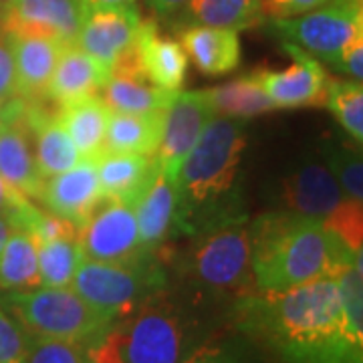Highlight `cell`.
Segmentation results:
<instances>
[{"instance_id":"cell-1","label":"cell","mask_w":363,"mask_h":363,"mask_svg":"<svg viewBox=\"0 0 363 363\" xmlns=\"http://www.w3.org/2000/svg\"><path fill=\"white\" fill-rule=\"evenodd\" d=\"M236 317L285 363H363V333L345 317L337 279L242 295Z\"/></svg>"},{"instance_id":"cell-2","label":"cell","mask_w":363,"mask_h":363,"mask_svg":"<svg viewBox=\"0 0 363 363\" xmlns=\"http://www.w3.org/2000/svg\"><path fill=\"white\" fill-rule=\"evenodd\" d=\"M247 123L214 116L176 174V218L172 236H194L228 222L247 220L240 176Z\"/></svg>"},{"instance_id":"cell-3","label":"cell","mask_w":363,"mask_h":363,"mask_svg":"<svg viewBox=\"0 0 363 363\" xmlns=\"http://www.w3.org/2000/svg\"><path fill=\"white\" fill-rule=\"evenodd\" d=\"M257 291L279 293L319 279H337L362 250H351L323 220L269 212L248 224Z\"/></svg>"},{"instance_id":"cell-4","label":"cell","mask_w":363,"mask_h":363,"mask_svg":"<svg viewBox=\"0 0 363 363\" xmlns=\"http://www.w3.org/2000/svg\"><path fill=\"white\" fill-rule=\"evenodd\" d=\"M192 323L162 291L113 319L89 345L93 363H184L192 353Z\"/></svg>"},{"instance_id":"cell-5","label":"cell","mask_w":363,"mask_h":363,"mask_svg":"<svg viewBox=\"0 0 363 363\" xmlns=\"http://www.w3.org/2000/svg\"><path fill=\"white\" fill-rule=\"evenodd\" d=\"M0 303L30 337L63 339L91 345L113 323L111 315L93 307L71 286L11 291Z\"/></svg>"},{"instance_id":"cell-6","label":"cell","mask_w":363,"mask_h":363,"mask_svg":"<svg viewBox=\"0 0 363 363\" xmlns=\"http://www.w3.org/2000/svg\"><path fill=\"white\" fill-rule=\"evenodd\" d=\"M164 286V272L150 255L125 262L83 259L71 281V289L99 311L113 319L125 315Z\"/></svg>"},{"instance_id":"cell-7","label":"cell","mask_w":363,"mask_h":363,"mask_svg":"<svg viewBox=\"0 0 363 363\" xmlns=\"http://www.w3.org/2000/svg\"><path fill=\"white\" fill-rule=\"evenodd\" d=\"M188 238H192V247L186 252L184 269L196 285L230 293L252 283L247 220L220 224Z\"/></svg>"},{"instance_id":"cell-8","label":"cell","mask_w":363,"mask_h":363,"mask_svg":"<svg viewBox=\"0 0 363 363\" xmlns=\"http://www.w3.org/2000/svg\"><path fill=\"white\" fill-rule=\"evenodd\" d=\"M272 33L327 65L355 37L363 35V0H329L291 18H271Z\"/></svg>"},{"instance_id":"cell-9","label":"cell","mask_w":363,"mask_h":363,"mask_svg":"<svg viewBox=\"0 0 363 363\" xmlns=\"http://www.w3.org/2000/svg\"><path fill=\"white\" fill-rule=\"evenodd\" d=\"M77 240L83 259L99 262H125L150 255L140 240L133 204L105 196L77 228Z\"/></svg>"},{"instance_id":"cell-10","label":"cell","mask_w":363,"mask_h":363,"mask_svg":"<svg viewBox=\"0 0 363 363\" xmlns=\"http://www.w3.org/2000/svg\"><path fill=\"white\" fill-rule=\"evenodd\" d=\"M281 47L293 59V65L286 67L285 71L255 73L262 91L269 95L272 107L297 109L323 105L331 77L327 75L321 61L293 43L281 40Z\"/></svg>"},{"instance_id":"cell-11","label":"cell","mask_w":363,"mask_h":363,"mask_svg":"<svg viewBox=\"0 0 363 363\" xmlns=\"http://www.w3.org/2000/svg\"><path fill=\"white\" fill-rule=\"evenodd\" d=\"M140 25L142 16L135 4L85 9L77 45L91 59L111 71L117 61L131 52Z\"/></svg>"},{"instance_id":"cell-12","label":"cell","mask_w":363,"mask_h":363,"mask_svg":"<svg viewBox=\"0 0 363 363\" xmlns=\"http://www.w3.org/2000/svg\"><path fill=\"white\" fill-rule=\"evenodd\" d=\"M216 116L208 101L206 91H186L178 93L164 113L162 138L154 156L160 162V168L168 176L176 178L178 169L186 156L192 152L200 140L208 121Z\"/></svg>"},{"instance_id":"cell-13","label":"cell","mask_w":363,"mask_h":363,"mask_svg":"<svg viewBox=\"0 0 363 363\" xmlns=\"http://www.w3.org/2000/svg\"><path fill=\"white\" fill-rule=\"evenodd\" d=\"M345 200L337 180L315 156L303 157L281 182V202L286 212L325 220Z\"/></svg>"},{"instance_id":"cell-14","label":"cell","mask_w":363,"mask_h":363,"mask_svg":"<svg viewBox=\"0 0 363 363\" xmlns=\"http://www.w3.org/2000/svg\"><path fill=\"white\" fill-rule=\"evenodd\" d=\"M101 188L93 160H81L71 169L43 180L39 200L45 208L79 228L101 200Z\"/></svg>"},{"instance_id":"cell-15","label":"cell","mask_w":363,"mask_h":363,"mask_svg":"<svg viewBox=\"0 0 363 363\" xmlns=\"http://www.w3.org/2000/svg\"><path fill=\"white\" fill-rule=\"evenodd\" d=\"M23 99L4 104V125L0 128V178L18 194L39 198L43 176L37 168L28 131L21 121Z\"/></svg>"},{"instance_id":"cell-16","label":"cell","mask_w":363,"mask_h":363,"mask_svg":"<svg viewBox=\"0 0 363 363\" xmlns=\"http://www.w3.org/2000/svg\"><path fill=\"white\" fill-rule=\"evenodd\" d=\"M83 16V0H13L4 9L2 25L40 33L61 45H69L77 43Z\"/></svg>"},{"instance_id":"cell-17","label":"cell","mask_w":363,"mask_h":363,"mask_svg":"<svg viewBox=\"0 0 363 363\" xmlns=\"http://www.w3.org/2000/svg\"><path fill=\"white\" fill-rule=\"evenodd\" d=\"M180 91H168L147 81L135 63L133 49L111 67L109 77L97 93L111 111L152 113L166 111Z\"/></svg>"},{"instance_id":"cell-18","label":"cell","mask_w":363,"mask_h":363,"mask_svg":"<svg viewBox=\"0 0 363 363\" xmlns=\"http://www.w3.org/2000/svg\"><path fill=\"white\" fill-rule=\"evenodd\" d=\"M6 33L13 49L16 95L25 101L45 99L47 83L55 71L63 45L47 35L21 28H6Z\"/></svg>"},{"instance_id":"cell-19","label":"cell","mask_w":363,"mask_h":363,"mask_svg":"<svg viewBox=\"0 0 363 363\" xmlns=\"http://www.w3.org/2000/svg\"><path fill=\"white\" fill-rule=\"evenodd\" d=\"M133 57L147 81L168 91H180L188 71V57L178 40L160 35L154 21H142Z\"/></svg>"},{"instance_id":"cell-20","label":"cell","mask_w":363,"mask_h":363,"mask_svg":"<svg viewBox=\"0 0 363 363\" xmlns=\"http://www.w3.org/2000/svg\"><path fill=\"white\" fill-rule=\"evenodd\" d=\"M109 77V69L91 59L77 43L63 45L51 79L45 89V99L63 105L87 95H97Z\"/></svg>"},{"instance_id":"cell-21","label":"cell","mask_w":363,"mask_h":363,"mask_svg":"<svg viewBox=\"0 0 363 363\" xmlns=\"http://www.w3.org/2000/svg\"><path fill=\"white\" fill-rule=\"evenodd\" d=\"M133 210L143 250L152 252L154 248L164 245L174 233L176 178L157 168L156 174L145 184L142 194L135 198Z\"/></svg>"},{"instance_id":"cell-22","label":"cell","mask_w":363,"mask_h":363,"mask_svg":"<svg viewBox=\"0 0 363 363\" xmlns=\"http://www.w3.org/2000/svg\"><path fill=\"white\" fill-rule=\"evenodd\" d=\"M180 45L196 69L208 77L228 75L240 65V37L233 28L186 26L182 28Z\"/></svg>"},{"instance_id":"cell-23","label":"cell","mask_w":363,"mask_h":363,"mask_svg":"<svg viewBox=\"0 0 363 363\" xmlns=\"http://www.w3.org/2000/svg\"><path fill=\"white\" fill-rule=\"evenodd\" d=\"M111 109L99 95H87L59 105L57 121L75 143L81 160H95L104 152L105 131Z\"/></svg>"},{"instance_id":"cell-24","label":"cell","mask_w":363,"mask_h":363,"mask_svg":"<svg viewBox=\"0 0 363 363\" xmlns=\"http://www.w3.org/2000/svg\"><path fill=\"white\" fill-rule=\"evenodd\" d=\"M101 196L123 202H135L145 184L156 174L160 162L156 156L142 154H99L93 160Z\"/></svg>"},{"instance_id":"cell-25","label":"cell","mask_w":363,"mask_h":363,"mask_svg":"<svg viewBox=\"0 0 363 363\" xmlns=\"http://www.w3.org/2000/svg\"><path fill=\"white\" fill-rule=\"evenodd\" d=\"M176 26H218L247 30L264 21L262 0H186L172 16Z\"/></svg>"},{"instance_id":"cell-26","label":"cell","mask_w":363,"mask_h":363,"mask_svg":"<svg viewBox=\"0 0 363 363\" xmlns=\"http://www.w3.org/2000/svg\"><path fill=\"white\" fill-rule=\"evenodd\" d=\"M166 111L119 113L111 111L101 154H142L154 156L162 138Z\"/></svg>"},{"instance_id":"cell-27","label":"cell","mask_w":363,"mask_h":363,"mask_svg":"<svg viewBox=\"0 0 363 363\" xmlns=\"http://www.w3.org/2000/svg\"><path fill=\"white\" fill-rule=\"evenodd\" d=\"M39 286L37 238L23 228H13L0 248V289L23 291Z\"/></svg>"},{"instance_id":"cell-28","label":"cell","mask_w":363,"mask_h":363,"mask_svg":"<svg viewBox=\"0 0 363 363\" xmlns=\"http://www.w3.org/2000/svg\"><path fill=\"white\" fill-rule=\"evenodd\" d=\"M204 91L216 116L250 119V117L262 116L274 109L269 95L259 85L255 73H250L247 77L234 79L220 87Z\"/></svg>"},{"instance_id":"cell-29","label":"cell","mask_w":363,"mask_h":363,"mask_svg":"<svg viewBox=\"0 0 363 363\" xmlns=\"http://www.w3.org/2000/svg\"><path fill=\"white\" fill-rule=\"evenodd\" d=\"M319 156L337 180L343 196L353 202H363L362 145L335 135H325L319 145Z\"/></svg>"},{"instance_id":"cell-30","label":"cell","mask_w":363,"mask_h":363,"mask_svg":"<svg viewBox=\"0 0 363 363\" xmlns=\"http://www.w3.org/2000/svg\"><path fill=\"white\" fill-rule=\"evenodd\" d=\"M39 286H71V281L83 260L77 233L63 234L37 242Z\"/></svg>"},{"instance_id":"cell-31","label":"cell","mask_w":363,"mask_h":363,"mask_svg":"<svg viewBox=\"0 0 363 363\" xmlns=\"http://www.w3.org/2000/svg\"><path fill=\"white\" fill-rule=\"evenodd\" d=\"M325 107L333 113L350 140L357 145L363 142V85L353 79H331Z\"/></svg>"},{"instance_id":"cell-32","label":"cell","mask_w":363,"mask_h":363,"mask_svg":"<svg viewBox=\"0 0 363 363\" xmlns=\"http://www.w3.org/2000/svg\"><path fill=\"white\" fill-rule=\"evenodd\" d=\"M25 363H93V357L85 343L28 335Z\"/></svg>"},{"instance_id":"cell-33","label":"cell","mask_w":363,"mask_h":363,"mask_svg":"<svg viewBox=\"0 0 363 363\" xmlns=\"http://www.w3.org/2000/svg\"><path fill=\"white\" fill-rule=\"evenodd\" d=\"M325 224L337 234L339 238L351 248V250H362L363 238V214L362 202L343 200L333 214L325 218Z\"/></svg>"},{"instance_id":"cell-34","label":"cell","mask_w":363,"mask_h":363,"mask_svg":"<svg viewBox=\"0 0 363 363\" xmlns=\"http://www.w3.org/2000/svg\"><path fill=\"white\" fill-rule=\"evenodd\" d=\"M28 335L0 303V363H25Z\"/></svg>"},{"instance_id":"cell-35","label":"cell","mask_w":363,"mask_h":363,"mask_svg":"<svg viewBox=\"0 0 363 363\" xmlns=\"http://www.w3.org/2000/svg\"><path fill=\"white\" fill-rule=\"evenodd\" d=\"M16 95V73H14V59L9 33L0 21V104L11 101Z\"/></svg>"},{"instance_id":"cell-36","label":"cell","mask_w":363,"mask_h":363,"mask_svg":"<svg viewBox=\"0 0 363 363\" xmlns=\"http://www.w3.org/2000/svg\"><path fill=\"white\" fill-rule=\"evenodd\" d=\"M329 65L345 77L363 81V35L351 40Z\"/></svg>"},{"instance_id":"cell-37","label":"cell","mask_w":363,"mask_h":363,"mask_svg":"<svg viewBox=\"0 0 363 363\" xmlns=\"http://www.w3.org/2000/svg\"><path fill=\"white\" fill-rule=\"evenodd\" d=\"M329 0H262L264 16L269 18H291L323 6Z\"/></svg>"},{"instance_id":"cell-38","label":"cell","mask_w":363,"mask_h":363,"mask_svg":"<svg viewBox=\"0 0 363 363\" xmlns=\"http://www.w3.org/2000/svg\"><path fill=\"white\" fill-rule=\"evenodd\" d=\"M184 363H242V359L224 345H200L192 350Z\"/></svg>"},{"instance_id":"cell-39","label":"cell","mask_w":363,"mask_h":363,"mask_svg":"<svg viewBox=\"0 0 363 363\" xmlns=\"http://www.w3.org/2000/svg\"><path fill=\"white\" fill-rule=\"evenodd\" d=\"M147 4L160 18H172L186 4V0H147Z\"/></svg>"},{"instance_id":"cell-40","label":"cell","mask_w":363,"mask_h":363,"mask_svg":"<svg viewBox=\"0 0 363 363\" xmlns=\"http://www.w3.org/2000/svg\"><path fill=\"white\" fill-rule=\"evenodd\" d=\"M138 0H83L85 9H93V6H130L135 4Z\"/></svg>"},{"instance_id":"cell-41","label":"cell","mask_w":363,"mask_h":363,"mask_svg":"<svg viewBox=\"0 0 363 363\" xmlns=\"http://www.w3.org/2000/svg\"><path fill=\"white\" fill-rule=\"evenodd\" d=\"M11 230H13V222L9 218V214H6V212H0V248L6 242Z\"/></svg>"},{"instance_id":"cell-42","label":"cell","mask_w":363,"mask_h":363,"mask_svg":"<svg viewBox=\"0 0 363 363\" xmlns=\"http://www.w3.org/2000/svg\"><path fill=\"white\" fill-rule=\"evenodd\" d=\"M9 196H11V186H6L0 178V212H4V208L9 204Z\"/></svg>"},{"instance_id":"cell-43","label":"cell","mask_w":363,"mask_h":363,"mask_svg":"<svg viewBox=\"0 0 363 363\" xmlns=\"http://www.w3.org/2000/svg\"><path fill=\"white\" fill-rule=\"evenodd\" d=\"M4 125V104H0V128Z\"/></svg>"},{"instance_id":"cell-44","label":"cell","mask_w":363,"mask_h":363,"mask_svg":"<svg viewBox=\"0 0 363 363\" xmlns=\"http://www.w3.org/2000/svg\"><path fill=\"white\" fill-rule=\"evenodd\" d=\"M11 2H13V0H0V4H2V6H4V9H6V6H9V4H11Z\"/></svg>"},{"instance_id":"cell-45","label":"cell","mask_w":363,"mask_h":363,"mask_svg":"<svg viewBox=\"0 0 363 363\" xmlns=\"http://www.w3.org/2000/svg\"><path fill=\"white\" fill-rule=\"evenodd\" d=\"M2 14H4V6L0 4V21H2Z\"/></svg>"}]
</instances>
